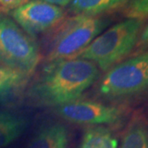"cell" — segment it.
<instances>
[{"mask_svg": "<svg viewBox=\"0 0 148 148\" xmlns=\"http://www.w3.org/2000/svg\"><path fill=\"white\" fill-rule=\"evenodd\" d=\"M100 75L92 62L79 58L47 63L31 86L30 99L39 106L57 108L80 100Z\"/></svg>", "mask_w": 148, "mask_h": 148, "instance_id": "1", "label": "cell"}, {"mask_svg": "<svg viewBox=\"0 0 148 148\" xmlns=\"http://www.w3.org/2000/svg\"><path fill=\"white\" fill-rule=\"evenodd\" d=\"M143 21L127 18L110 27L76 57L92 62L104 72L122 62L138 45Z\"/></svg>", "mask_w": 148, "mask_h": 148, "instance_id": "2", "label": "cell"}, {"mask_svg": "<svg viewBox=\"0 0 148 148\" xmlns=\"http://www.w3.org/2000/svg\"><path fill=\"white\" fill-rule=\"evenodd\" d=\"M97 90L100 96L113 102L129 101L148 93V50L106 71Z\"/></svg>", "mask_w": 148, "mask_h": 148, "instance_id": "3", "label": "cell"}, {"mask_svg": "<svg viewBox=\"0 0 148 148\" xmlns=\"http://www.w3.org/2000/svg\"><path fill=\"white\" fill-rule=\"evenodd\" d=\"M107 25L108 21L101 16L73 15L64 20L50 40L47 63L76 58Z\"/></svg>", "mask_w": 148, "mask_h": 148, "instance_id": "4", "label": "cell"}, {"mask_svg": "<svg viewBox=\"0 0 148 148\" xmlns=\"http://www.w3.org/2000/svg\"><path fill=\"white\" fill-rule=\"evenodd\" d=\"M40 61L35 39L0 12V64L31 76Z\"/></svg>", "mask_w": 148, "mask_h": 148, "instance_id": "5", "label": "cell"}, {"mask_svg": "<svg viewBox=\"0 0 148 148\" xmlns=\"http://www.w3.org/2000/svg\"><path fill=\"white\" fill-rule=\"evenodd\" d=\"M55 113L66 121L89 127L115 124L124 115V111L120 107L82 100L58 106L55 108Z\"/></svg>", "mask_w": 148, "mask_h": 148, "instance_id": "6", "label": "cell"}, {"mask_svg": "<svg viewBox=\"0 0 148 148\" xmlns=\"http://www.w3.org/2000/svg\"><path fill=\"white\" fill-rule=\"evenodd\" d=\"M10 13L16 24L34 39L58 27L65 18V12L61 7L40 0H30Z\"/></svg>", "mask_w": 148, "mask_h": 148, "instance_id": "7", "label": "cell"}, {"mask_svg": "<svg viewBox=\"0 0 148 148\" xmlns=\"http://www.w3.org/2000/svg\"><path fill=\"white\" fill-rule=\"evenodd\" d=\"M70 133L60 122H49L39 127L27 148H68Z\"/></svg>", "mask_w": 148, "mask_h": 148, "instance_id": "8", "label": "cell"}, {"mask_svg": "<svg viewBox=\"0 0 148 148\" xmlns=\"http://www.w3.org/2000/svg\"><path fill=\"white\" fill-rule=\"evenodd\" d=\"M27 117L9 110H0V148H4L21 137L28 127Z\"/></svg>", "mask_w": 148, "mask_h": 148, "instance_id": "9", "label": "cell"}, {"mask_svg": "<svg viewBox=\"0 0 148 148\" xmlns=\"http://www.w3.org/2000/svg\"><path fill=\"white\" fill-rule=\"evenodd\" d=\"M127 1L128 0H72L68 7L73 15L97 17L124 7Z\"/></svg>", "mask_w": 148, "mask_h": 148, "instance_id": "10", "label": "cell"}, {"mask_svg": "<svg viewBox=\"0 0 148 148\" xmlns=\"http://www.w3.org/2000/svg\"><path fill=\"white\" fill-rule=\"evenodd\" d=\"M119 148H148V122L143 114L132 115L123 132Z\"/></svg>", "mask_w": 148, "mask_h": 148, "instance_id": "11", "label": "cell"}, {"mask_svg": "<svg viewBox=\"0 0 148 148\" xmlns=\"http://www.w3.org/2000/svg\"><path fill=\"white\" fill-rule=\"evenodd\" d=\"M30 76L0 64V103L13 99L26 86Z\"/></svg>", "mask_w": 148, "mask_h": 148, "instance_id": "12", "label": "cell"}, {"mask_svg": "<svg viewBox=\"0 0 148 148\" xmlns=\"http://www.w3.org/2000/svg\"><path fill=\"white\" fill-rule=\"evenodd\" d=\"M78 148H118V140L109 127L92 126L85 130Z\"/></svg>", "mask_w": 148, "mask_h": 148, "instance_id": "13", "label": "cell"}, {"mask_svg": "<svg viewBox=\"0 0 148 148\" xmlns=\"http://www.w3.org/2000/svg\"><path fill=\"white\" fill-rule=\"evenodd\" d=\"M125 6L127 18L143 20L148 17V0H129Z\"/></svg>", "mask_w": 148, "mask_h": 148, "instance_id": "14", "label": "cell"}, {"mask_svg": "<svg viewBox=\"0 0 148 148\" xmlns=\"http://www.w3.org/2000/svg\"><path fill=\"white\" fill-rule=\"evenodd\" d=\"M29 1L30 0H0V9L4 12H11Z\"/></svg>", "mask_w": 148, "mask_h": 148, "instance_id": "15", "label": "cell"}, {"mask_svg": "<svg viewBox=\"0 0 148 148\" xmlns=\"http://www.w3.org/2000/svg\"><path fill=\"white\" fill-rule=\"evenodd\" d=\"M138 45L143 46V47H147L148 46V23L146 27L143 28V31L141 32V35L139 37Z\"/></svg>", "mask_w": 148, "mask_h": 148, "instance_id": "16", "label": "cell"}, {"mask_svg": "<svg viewBox=\"0 0 148 148\" xmlns=\"http://www.w3.org/2000/svg\"><path fill=\"white\" fill-rule=\"evenodd\" d=\"M40 1H44V2H46L49 3L62 8V7H65V6H69L72 0H40Z\"/></svg>", "mask_w": 148, "mask_h": 148, "instance_id": "17", "label": "cell"}]
</instances>
